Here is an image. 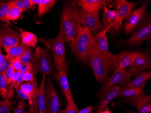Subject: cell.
I'll list each match as a JSON object with an SVG mask.
<instances>
[{"mask_svg": "<svg viewBox=\"0 0 151 113\" xmlns=\"http://www.w3.org/2000/svg\"><path fill=\"white\" fill-rule=\"evenodd\" d=\"M80 7L74 1H69L63 6L59 33L64 42L70 45L74 41L81 25L79 16Z\"/></svg>", "mask_w": 151, "mask_h": 113, "instance_id": "6da1fadb", "label": "cell"}, {"mask_svg": "<svg viewBox=\"0 0 151 113\" xmlns=\"http://www.w3.org/2000/svg\"><path fill=\"white\" fill-rule=\"evenodd\" d=\"M118 55L108 52L92 51L90 55V66L96 80L103 83L118 66Z\"/></svg>", "mask_w": 151, "mask_h": 113, "instance_id": "7a4b0ae2", "label": "cell"}, {"mask_svg": "<svg viewBox=\"0 0 151 113\" xmlns=\"http://www.w3.org/2000/svg\"><path fill=\"white\" fill-rule=\"evenodd\" d=\"M93 34L88 29L81 26L74 41L69 45L72 51L82 63L90 65V55Z\"/></svg>", "mask_w": 151, "mask_h": 113, "instance_id": "3957f363", "label": "cell"}, {"mask_svg": "<svg viewBox=\"0 0 151 113\" xmlns=\"http://www.w3.org/2000/svg\"><path fill=\"white\" fill-rule=\"evenodd\" d=\"M40 41L50 51L53 57V63L55 70H62L67 74L68 64L66 58L64 40L63 37L58 32L55 39L41 38Z\"/></svg>", "mask_w": 151, "mask_h": 113, "instance_id": "277c9868", "label": "cell"}, {"mask_svg": "<svg viewBox=\"0 0 151 113\" xmlns=\"http://www.w3.org/2000/svg\"><path fill=\"white\" fill-rule=\"evenodd\" d=\"M151 14L147 12L143 22L138 26V29L132 33L127 39L119 40L116 44L127 47H133L142 45L145 41H151Z\"/></svg>", "mask_w": 151, "mask_h": 113, "instance_id": "5b68a950", "label": "cell"}, {"mask_svg": "<svg viewBox=\"0 0 151 113\" xmlns=\"http://www.w3.org/2000/svg\"><path fill=\"white\" fill-rule=\"evenodd\" d=\"M32 70L35 74L39 73L51 76L54 72L51 54L47 48H36L35 58L33 60Z\"/></svg>", "mask_w": 151, "mask_h": 113, "instance_id": "8992f818", "label": "cell"}, {"mask_svg": "<svg viewBox=\"0 0 151 113\" xmlns=\"http://www.w3.org/2000/svg\"><path fill=\"white\" fill-rule=\"evenodd\" d=\"M112 3L116 8L117 17L114 22L113 26L108 32L112 37H115L120 35L123 30V20L125 19L128 14L139 4V2L128 1L125 0H114Z\"/></svg>", "mask_w": 151, "mask_h": 113, "instance_id": "52a82bcc", "label": "cell"}, {"mask_svg": "<svg viewBox=\"0 0 151 113\" xmlns=\"http://www.w3.org/2000/svg\"><path fill=\"white\" fill-rule=\"evenodd\" d=\"M133 76L129 68H117L111 75L103 83V85L96 94V96L100 99L112 88L117 86L122 87Z\"/></svg>", "mask_w": 151, "mask_h": 113, "instance_id": "ba28073f", "label": "cell"}, {"mask_svg": "<svg viewBox=\"0 0 151 113\" xmlns=\"http://www.w3.org/2000/svg\"><path fill=\"white\" fill-rule=\"evenodd\" d=\"M148 1L144 2L139 7L132 10L125 18L124 30L125 35L133 33L145 18Z\"/></svg>", "mask_w": 151, "mask_h": 113, "instance_id": "9c48e42d", "label": "cell"}, {"mask_svg": "<svg viewBox=\"0 0 151 113\" xmlns=\"http://www.w3.org/2000/svg\"><path fill=\"white\" fill-rule=\"evenodd\" d=\"M79 16L81 26L87 28L92 34H96L105 29L98 13L84 11L79 8Z\"/></svg>", "mask_w": 151, "mask_h": 113, "instance_id": "30bf717a", "label": "cell"}, {"mask_svg": "<svg viewBox=\"0 0 151 113\" xmlns=\"http://www.w3.org/2000/svg\"><path fill=\"white\" fill-rule=\"evenodd\" d=\"M45 95L47 113H58L62 104L53 86L51 76L47 77L45 82Z\"/></svg>", "mask_w": 151, "mask_h": 113, "instance_id": "8fae6325", "label": "cell"}, {"mask_svg": "<svg viewBox=\"0 0 151 113\" xmlns=\"http://www.w3.org/2000/svg\"><path fill=\"white\" fill-rule=\"evenodd\" d=\"M20 34L14 30L9 24L0 23V48L10 47L18 45Z\"/></svg>", "mask_w": 151, "mask_h": 113, "instance_id": "7c38bea8", "label": "cell"}, {"mask_svg": "<svg viewBox=\"0 0 151 113\" xmlns=\"http://www.w3.org/2000/svg\"><path fill=\"white\" fill-rule=\"evenodd\" d=\"M151 68V55L147 51H136L132 65L129 69L133 76Z\"/></svg>", "mask_w": 151, "mask_h": 113, "instance_id": "4fadbf2b", "label": "cell"}, {"mask_svg": "<svg viewBox=\"0 0 151 113\" xmlns=\"http://www.w3.org/2000/svg\"><path fill=\"white\" fill-rule=\"evenodd\" d=\"M52 75L56 81L58 85L61 88L63 93L66 97L68 104L71 105L75 111L78 112V108L77 104H76L73 95L71 93L67 73L62 70L58 71L55 70Z\"/></svg>", "mask_w": 151, "mask_h": 113, "instance_id": "5bb4252c", "label": "cell"}, {"mask_svg": "<svg viewBox=\"0 0 151 113\" xmlns=\"http://www.w3.org/2000/svg\"><path fill=\"white\" fill-rule=\"evenodd\" d=\"M145 88L121 89L118 96L136 108L139 103L145 96Z\"/></svg>", "mask_w": 151, "mask_h": 113, "instance_id": "9a60e30c", "label": "cell"}, {"mask_svg": "<svg viewBox=\"0 0 151 113\" xmlns=\"http://www.w3.org/2000/svg\"><path fill=\"white\" fill-rule=\"evenodd\" d=\"M76 2L84 11L98 13L104 9V7L110 5L113 1L112 0H77Z\"/></svg>", "mask_w": 151, "mask_h": 113, "instance_id": "2e32d148", "label": "cell"}, {"mask_svg": "<svg viewBox=\"0 0 151 113\" xmlns=\"http://www.w3.org/2000/svg\"><path fill=\"white\" fill-rule=\"evenodd\" d=\"M113 25H111L101 32L93 34V40L91 52L96 50L100 52H108L109 44L106 33Z\"/></svg>", "mask_w": 151, "mask_h": 113, "instance_id": "e0dca14e", "label": "cell"}, {"mask_svg": "<svg viewBox=\"0 0 151 113\" xmlns=\"http://www.w3.org/2000/svg\"><path fill=\"white\" fill-rule=\"evenodd\" d=\"M151 78V71H144L137 76L134 79H130L121 87V89H138L145 88L147 82Z\"/></svg>", "mask_w": 151, "mask_h": 113, "instance_id": "ac0fdd59", "label": "cell"}, {"mask_svg": "<svg viewBox=\"0 0 151 113\" xmlns=\"http://www.w3.org/2000/svg\"><path fill=\"white\" fill-rule=\"evenodd\" d=\"M120 90L121 87L119 86L114 87L109 90L104 96L100 98V102L96 109V113H99L102 111L111 101L114 100L116 97H118Z\"/></svg>", "mask_w": 151, "mask_h": 113, "instance_id": "d6986e66", "label": "cell"}, {"mask_svg": "<svg viewBox=\"0 0 151 113\" xmlns=\"http://www.w3.org/2000/svg\"><path fill=\"white\" fill-rule=\"evenodd\" d=\"M19 88L29 97V105L32 104L33 101L37 100L38 87L36 77H35L32 81L21 84Z\"/></svg>", "mask_w": 151, "mask_h": 113, "instance_id": "ffe728a7", "label": "cell"}, {"mask_svg": "<svg viewBox=\"0 0 151 113\" xmlns=\"http://www.w3.org/2000/svg\"><path fill=\"white\" fill-rule=\"evenodd\" d=\"M14 86L6 80L5 76L0 74V96L4 100H12L14 98L15 91Z\"/></svg>", "mask_w": 151, "mask_h": 113, "instance_id": "44dd1931", "label": "cell"}, {"mask_svg": "<svg viewBox=\"0 0 151 113\" xmlns=\"http://www.w3.org/2000/svg\"><path fill=\"white\" fill-rule=\"evenodd\" d=\"M46 80V75L43 74L40 85L38 87L37 101H38V113H47L45 100V84Z\"/></svg>", "mask_w": 151, "mask_h": 113, "instance_id": "7402d4cb", "label": "cell"}, {"mask_svg": "<svg viewBox=\"0 0 151 113\" xmlns=\"http://www.w3.org/2000/svg\"><path fill=\"white\" fill-rule=\"evenodd\" d=\"M136 51L121 52L118 57V66L120 69L126 68L132 65Z\"/></svg>", "mask_w": 151, "mask_h": 113, "instance_id": "603a6c76", "label": "cell"}, {"mask_svg": "<svg viewBox=\"0 0 151 113\" xmlns=\"http://www.w3.org/2000/svg\"><path fill=\"white\" fill-rule=\"evenodd\" d=\"M102 15V22L105 29L111 25H114V22L117 17L116 10H111L108 9L107 6L104 7Z\"/></svg>", "mask_w": 151, "mask_h": 113, "instance_id": "cb8c5ba5", "label": "cell"}, {"mask_svg": "<svg viewBox=\"0 0 151 113\" xmlns=\"http://www.w3.org/2000/svg\"><path fill=\"white\" fill-rule=\"evenodd\" d=\"M56 2V1L55 0H37L39 17H42L45 15L52 8Z\"/></svg>", "mask_w": 151, "mask_h": 113, "instance_id": "d4e9b609", "label": "cell"}, {"mask_svg": "<svg viewBox=\"0 0 151 113\" xmlns=\"http://www.w3.org/2000/svg\"><path fill=\"white\" fill-rule=\"evenodd\" d=\"M22 43L31 47L36 48L38 39L35 34L28 31H22L20 33Z\"/></svg>", "mask_w": 151, "mask_h": 113, "instance_id": "484cf974", "label": "cell"}, {"mask_svg": "<svg viewBox=\"0 0 151 113\" xmlns=\"http://www.w3.org/2000/svg\"><path fill=\"white\" fill-rule=\"evenodd\" d=\"M6 56L12 59L20 58L23 55L25 52V49L22 44L12 46L5 48Z\"/></svg>", "mask_w": 151, "mask_h": 113, "instance_id": "4316f807", "label": "cell"}, {"mask_svg": "<svg viewBox=\"0 0 151 113\" xmlns=\"http://www.w3.org/2000/svg\"><path fill=\"white\" fill-rule=\"evenodd\" d=\"M139 113H149L151 111V96L147 95L136 107Z\"/></svg>", "mask_w": 151, "mask_h": 113, "instance_id": "83f0119b", "label": "cell"}, {"mask_svg": "<svg viewBox=\"0 0 151 113\" xmlns=\"http://www.w3.org/2000/svg\"><path fill=\"white\" fill-rule=\"evenodd\" d=\"M12 6L17 7L22 10L23 12L26 11L31 8L33 6L31 2V0H12L5 1Z\"/></svg>", "mask_w": 151, "mask_h": 113, "instance_id": "f1b7e54d", "label": "cell"}, {"mask_svg": "<svg viewBox=\"0 0 151 113\" xmlns=\"http://www.w3.org/2000/svg\"><path fill=\"white\" fill-rule=\"evenodd\" d=\"M21 44L25 49V52L23 55L19 58V59L23 64L31 63V61L34 57V53L32 49L30 48V47L24 45L22 43Z\"/></svg>", "mask_w": 151, "mask_h": 113, "instance_id": "f546056e", "label": "cell"}, {"mask_svg": "<svg viewBox=\"0 0 151 113\" xmlns=\"http://www.w3.org/2000/svg\"><path fill=\"white\" fill-rule=\"evenodd\" d=\"M12 6L6 2L0 3V22L6 23V24L12 25L11 23L6 18L8 11Z\"/></svg>", "mask_w": 151, "mask_h": 113, "instance_id": "4dcf8cb0", "label": "cell"}, {"mask_svg": "<svg viewBox=\"0 0 151 113\" xmlns=\"http://www.w3.org/2000/svg\"><path fill=\"white\" fill-rule=\"evenodd\" d=\"M23 12L22 9L17 7L15 6H12L7 13L6 18L9 22L11 20H17L20 17Z\"/></svg>", "mask_w": 151, "mask_h": 113, "instance_id": "1f68e13d", "label": "cell"}, {"mask_svg": "<svg viewBox=\"0 0 151 113\" xmlns=\"http://www.w3.org/2000/svg\"><path fill=\"white\" fill-rule=\"evenodd\" d=\"M13 108L12 100L0 101V113H11Z\"/></svg>", "mask_w": 151, "mask_h": 113, "instance_id": "d6a6232c", "label": "cell"}, {"mask_svg": "<svg viewBox=\"0 0 151 113\" xmlns=\"http://www.w3.org/2000/svg\"><path fill=\"white\" fill-rule=\"evenodd\" d=\"M35 74V73L32 69L26 71L22 76V82L24 81L27 82L33 81L35 77L34 76Z\"/></svg>", "mask_w": 151, "mask_h": 113, "instance_id": "836d02e7", "label": "cell"}, {"mask_svg": "<svg viewBox=\"0 0 151 113\" xmlns=\"http://www.w3.org/2000/svg\"><path fill=\"white\" fill-rule=\"evenodd\" d=\"M11 65L16 71H20L22 68L23 64L20 61L19 58H17L12 59Z\"/></svg>", "mask_w": 151, "mask_h": 113, "instance_id": "e575fe53", "label": "cell"}, {"mask_svg": "<svg viewBox=\"0 0 151 113\" xmlns=\"http://www.w3.org/2000/svg\"><path fill=\"white\" fill-rule=\"evenodd\" d=\"M25 107V102L24 100H20L17 103V106L14 109L13 113H23Z\"/></svg>", "mask_w": 151, "mask_h": 113, "instance_id": "d590c367", "label": "cell"}, {"mask_svg": "<svg viewBox=\"0 0 151 113\" xmlns=\"http://www.w3.org/2000/svg\"><path fill=\"white\" fill-rule=\"evenodd\" d=\"M16 71L13 68L12 66L11 65L6 69L5 72L3 73V75L5 76L6 80L9 83H12L10 82V79H11V76L13 73H14Z\"/></svg>", "mask_w": 151, "mask_h": 113, "instance_id": "8d00e7d4", "label": "cell"}, {"mask_svg": "<svg viewBox=\"0 0 151 113\" xmlns=\"http://www.w3.org/2000/svg\"><path fill=\"white\" fill-rule=\"evenodd\" d=\"M23 113H38V101H33L32 104L29 105V109L24 111Z\"/></svg>", "mask_w": 151, "mask_h": 113, "instance_id": "74e56055", "label": "cell"}, {"mask_svg": "<svg viewBox=\"0 0 151 113\" xmlns=\"http://www.w3.org/2000/svg\"><path fill=\"white\" fill-rule=\"evenodd\" d=\"M20 74H21L20 71H15L11 75L10 82L12 83V85L14 87L15 84H16L17 81L19 79L20 76Z\"/></svg>", "mask_w": 151, "mask_h": 113, "instance_id": "f35d334b", "label": "cell"}, {"mask_svg": "<svg viewBox=\"0 0 151 113\" xmlns=\"http://www.w3.org/2000/svg\"><path fill=\"white\" fill-rule=\"evenodd\" d=\"M12 59L6 56V59L4 64L1 66H0V74H3L6 69L11 65Z\"/></svg>", "mask_w": 151, "mask_h": 113, "instance_id": "ab89813d", "label": "cell"}, {"mask_svg": "<svg viewBox=\"0 0 151 113\" xmlns=\"http://www.w3.org/2000/svg\"><path fill=\"white\" fill-rule=\"evenodd\" d=\"M16 91H17V94L18 96L22 100H26V101H28L29 102V96H28L27 94L24 93L22 91L20 88H18L17 90H16Z\"/></svg>", "mask_w": 151, "mask_h": 113, "instance_id": "60d3db41", "label": "cell"}, {"mask_svg": "<svg viewBox=\"0 0 151 113\" xmlns=\"http://www.w3.org/2000/svg\"><path fill=\"white\" fill-rule=\"evenodd\" d=\"M58 113H77L72 108L71 105L68 103L66 108L64 109H59Z\"/></svg>", "mask_w": 151, "mask_h": 113, "instance_id": "b9f144b4", "label": "cell"}, {"mask_svg": "<svg viewBox=\"0 0 151 113\" xmlns=\"http://www.w3.org/2000/svg\"><path fill=\"white\" fill-rule=\"evenodd\" d=\"M94 108V107L92 106H88L81 110L78 111L77 113H91L92 110Z\"/></svg>", "mask_w": 151, "mask_h": 113, "instance_id": "7bdbcfd3", "label": "cell"}, {"mask_svg": "<svg viewBox=\"0 0 151 113\" xmlns=\"http://www.w3.org/2000/svg\"><path fill=\"white\" fill-rule=\"evenodd\" d=\"M6 59V55H4L1 52L0 49V66H1L4 64Z\"/></svg>", "mask_w": 151, "mask_h": 113, "instance_id": "ee69618b", "label": "cell"}, {"mask_svg": "<svg viewBox=\"0 0 151 113\" xmlns=\"http://www.w3.org/2000/svg\"><path fill=\"white\" fill-rule=\"evenodd\" d=\"M99 113H113L109 110V108L108 105H107L106 107L104 108V109L102 111H101Z\"/></svg>", "mask_w": 151, "mask_h": 113, "instance_id": "f6af8a7d", "label": "cell"}, {"mask_svg": "<svg viewBox=\"0 0 151 113\" xmlns=\"http://www.w3.org/2000/svg\"><path fill=\"white\" fill-rule=\"evenodd\" d=\"M127 113H131V112H127Z\"/></svg>", "mask_w": 151, "mask_h": 113, "instance_id": "bcb514c9", "label": "cell"}]
</instances>
